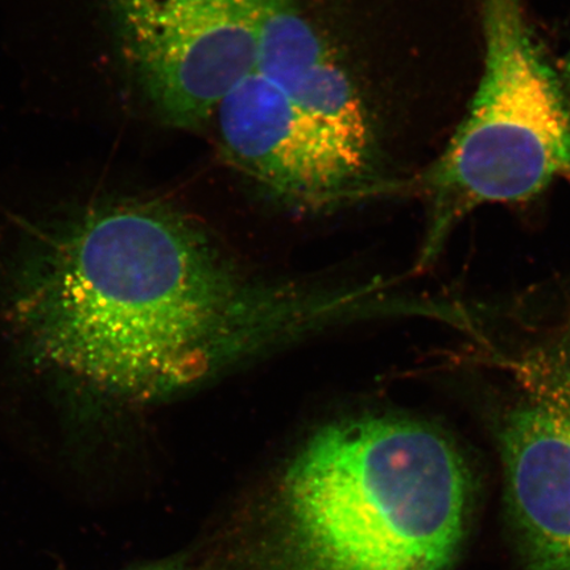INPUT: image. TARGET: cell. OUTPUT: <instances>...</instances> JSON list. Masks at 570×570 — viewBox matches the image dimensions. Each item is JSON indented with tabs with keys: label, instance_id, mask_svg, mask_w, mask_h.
<instances>
[{
	"label": "cell",
	"instance_id": "cell-1",
	"mask_svg": "<svg viewBox=\"0 0 570 570\" xmlns=\"http://www.w3.org/2000/svg\"><path fill=\"white\" fill-rule=\"evenodd\" d=\"M71 223L26 318L42 353L98 387L159 401L330 324L323 285L254 274L168 204L111 203Z\"/></svg>",
	"mask_w": 570,
	"mask_h": 570
},
{
	"label": "cell",
	"instance_id": "cell-2",
	"mask_svg": "<svg viewBox=\"0 0 570 570\" xmlns=\"http://www.w3.org/2000/svg\"><path fill=\"white\" fill-rule=\"evenodd\" d=\"M469 472L443 428L370 413L312 434L279 488L277 570H445Z\"/></svg>",
	"mask_w": 570,
	"mask_h": 570
},
{
	"label": "cell",
	"instance_id": "cell-3",
	"mask_svg": "<svg viewBox=\"0 0 570 570\" xmlns=\"http://www.w3.org/2000/svg\"><path fill=\"white\" fill-rule=\"evenodd\" d=\"M483 73L468 117L423 176L431 261L454 223L482 204L525 203L570 183V95L520 0H481Z\"/></svg>",
	"mask_w": 570,
	"mask_h": 570
},
{
	"label": "cell",
	"instance_id": "cell-4",
	"mask_svg": "<svg viewBox=\"0 0 570 570\" xmlns=\"http://www.w3.org/2000/svg\"><path fill=\"white\" fill-rule=\"evenodd\" d=\"M266 0H176L119 12L126 52L164 122L196 128L256 71Z\"/></svg>",
	"mask_w": 570,
	"mask_h": 570
},
{
	"label": "cell",
	"instance_id": "cell-5",
	"mask_svg": "<svg viewBox=\"0 0 570 570\" xmlns=\"http://www.w3.org/2000/svg\"><path fill=\"white\" fill-rule=\"evenodd\" d=\"M495 434L512 512L544 570H570V320L510 363Z\"/></svg>",
	"mask_w": 570,
	"mask_h": 570
},
{
	"label": "cell",
	"instance_id": "cell-6",
	"mask_svg": "<svg viewBox=\"0 0 570 570\" xmlns=\"http://www.w3.org/2000/svg\"><path fill=\"white\" fill-rule=\"evenodd\" d=\"M214 119L226 158L284 203L324 209L382 190L373 164L256 71L224 99Z\"/></svg>",
	"mask_w": 570,
	"mask_h": 570
},
{
	"label": "cell",
	"instance_id": "cell-7",
	"mask_svg": "<svg viewBox=\"0 0 570 570\" xmlns=\"http://www.w3.org/2000/svg\"><path fill=\"white\" fill-rule=\"evenodd\" d=\"M256 73L374 166L376 137L365 99L296 0H266Z\"/></svg>",
	"mask_w": 570,
	"mask_h": 570
},
{
	"label": "cell",
	"instance_id": "cell-8",
	"mask_svg": "<svg viewBox=\"0 0 570 570\" xmlns=\"http://www.w3.org/2000/svg\"><path fill=\"white\" fill-rule=\"evenodd\" d=\"M111 2L114 11L119 13L147 9V7L159 6L169 2H176V0H111Z\"/></svg>",
	"mask_w": 570,
	"mask_h": 570
},
{
	"label": "cell",
	"instance_id": "cell-9",
	"mask_svg": "<svg viewBox=\"0 0 570 570\" xmlns=\"http://www.w3.org/2000/svg\"><path fill=\"white\" fill-rule=\"evenodd\" d=\"M124 570H187L180 558L146 562V564L134 566Z\"/></svg>",
	"mask_w": 570,
	"mask_h": 570
}]
</instances>
